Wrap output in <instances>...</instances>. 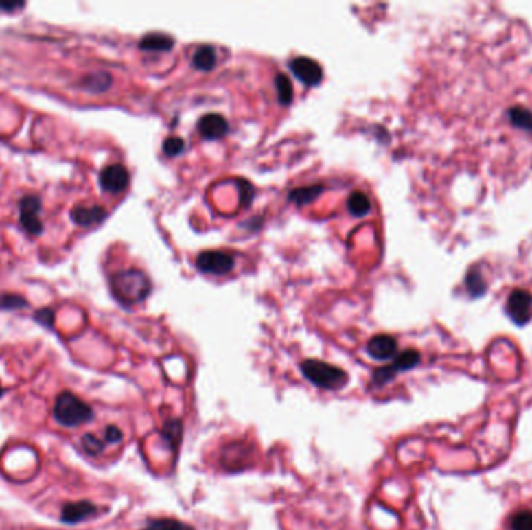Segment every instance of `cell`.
Wrapping results in <instances>:
<instances>
[{
	"instance_id": "cell-9",
	"label": "cell",
	"mask_w": 532,
	"mask_h": 530,
	"mask_svg": "<svg viewBox=\"0 0 532 530\" xmlns=\"http://www.w3.org/2000/svg\"><path fill=\"white\" fill-rule=\"evenodd\" d=\"M98 509L89 500H77V503H67L61 509V521L64 524H78L86 520H91L97 515Z\"/></svg>"
},
{
	"instance_id": "cell-7",
	"label": "cell",
	"mask_w": 532,
	"mask_h": 530,
	"mask_svg": "<svg viewBox=\"0 0 532 530\" xmlns=\"http://www.w3.org/2000/svg\"><path fill=\"white\" fill-rule=\"evenodd\" d=\"M290 69L291 72L296 75V78L301 80L303 84L307 86H318L319 82L323 81V67L319 66V62L312 60V58H294V60L290 62Z\"/></svg>"
},
{
	"instance_id": "cell-23",
	"label": "cell",
	"mask_w": 532,
	"mask_h": 530,
	"mask_svg": "<svg viewBox=\"0 0 532 530\" xmlns=\"http://www.w3.org/2000/svg\"><path fill=\"white\" fill-rule=\"evenodd\" d=\"M83 448L84 451L87 452V454L91 456H97L100 454V452L104 450V441L100 440L97 437V435H93L91 433H87L83 435Z\"/></svg>"
},
{
	"instance_id": "cell-25",
	"label": "cell",
	"mask_w": 532,
	"mask_h": 530,
	"mask_svg": "<svg viewBox=\"0 0 532 530\" xmlns=\"http://www.w3.org/2000/svg\"><path fill=\"white\" fill-rule=\"evenodd\" d=\"M22 306H27V300L21 296H16V294H5V296L0 297V308L17 310L22 308Z\"/></svg>"
},
{
	"instance_id": "cell-21",
	"label": "cell",
	"mask_w": 532,
	"mask_h": 530,
	"mask_svg": "<svg viewBox=\"0 0 532 530\" xmlns=\"http://www.w3.org/2000/svg\"><path fill=\"white\" fill-rule=\"evenodd\" d=\"M84 89L91 92H103L111 86V76L108 73H93L83 80Z\"/></svg>"
},
{
	"instance_id": "cell-4",
	"label": "cell",
	"mask_w": 532,
	"mask_h": 530,
	"mask_svg": "<svg viewBox=\"0 0 532 530\" xmlns=\"http://www.w3.org/2000/svg\"><path fill=\"white\" fill-rule=\"evenodd\" d=\"M419 362H420L419 352L405 350L394 359L393 364L377 369L375 372H373L372 382L375 386H383V384H386V382H389L391 380H393L397 373L411 370L413 367H416Z\"/></svg>"
},
{
	"instance_id": "cell-10",
	"label": "cell",
	"mask_w": 532,
	"mask_h": 530,
	"mask_svg": "<svg viewBox=\"0 0 532 530\" xmlns=\"http://www.w3.org/2000/svg\"><path fill=\"white\" fill-rule=\"evenodd\" d=\"M507 310L511 319L518 325H523L532 316V296L526 291L513 292L507 302Z\"/></svg>"
},
{
	"instance_id": "cell-5",
	"label": "cell",
	"mask_w": 532,
	"mask_h": 530,
	"mask_svg": "<svg viewBox=\"0 0 532 530\" xmlns=\"http://www.w3.org/2000/svg\"><path fill=\"white\" fill-rule=\"evenodd\" d=\"M233 257L223 251H206L196 258V268L204 274L226 275L233 269Z\"/></svg>"
},
{
	"instance_id": "cell-20",
	"label": "cell",
	"mask_w": 532,
	"mask_h": 530,
	"mask_svg": "<svg viewBox=\"0 0 532 530\" xmlns=\"http://www.w3.org/2000/svg\"><path fill=\"white\" fill-rule=\"evenodd\" d=\"M162 435L173 448L181 443V437H183V423L179 420H168L163 423L162 426Z\"/></svg>"
},
{
	"instance_id": "cell-18",
	"label": "cell",
	"mask_w": 532,
	"mask_h": 530,
	"mask_svg": "<svg viewBox=\"0 0 532 530\" xmlns=\"http://www.w3.org/2000/svg\"><path fill=\"white\" fill-rule=\"evenodd\" d=\"M143 530H195L189 524L173 520V518H156L150 520Z\"/></svg>"
},
{
	"instance_id": "cell-17",
	"label": "cell",
	"mask_w": 532,
	"mask_h": 530,
	"mask_svg": "<svg viewBox=\"0 0 532 530\" xmlns=\"http://www.w3.org/2000/svg\"><path fill=\"white\" fill-rule=\"evenodd\" d=\"M324 187L323 185H308V187H301L296 188L290 193V201L296 203V204H310L316 199L321 193H323Z\"/></svg>"
},
{
	"instance_id": "cell-12",
	"label": "cell",
	"mask_w": 532,
	"mask_h": 530,
	"mask_svg": "<svg viewBox=\"0 0 532 530\" xmlns=\"http://www.w3.org/2000/svg\"><path fill=\"white\" fill-rule=\"evenodd\" d=\"M198 131L206 140H216L224 137L229 131V125L223 115L206 114L198 122Z\"/></svg>"
},
{
	"instance_id": "cell-13",
	"label": "cell",
	"mask_w": 532,
	"mask_h": 530,
	"mask_svg": "<svg viewBox=\"0 0 532 530\" xmlns=\"http://www.w3.org/2000/svg\"><path fill=\"white\" fill-rule=\"evenodd\" d=\"M108 216V211L102 205H77L72 210V220L77 222L78 226H84V227H91L95 224H100V222Z\"/></svg>"
},
{
	"instance_id": "cell-1",
	"label": "cell",
	"mask_w": 532,
	"mask_h": 530,
	"mask_svg": "<svg viewBox=\"0 0 532 530\" xmlns=\"http://www.w3.org/2000/svg\"><path fill=\"white\" fill-rule=\"evenodd\" d=\"M111 290L114 297L124 305H134L142 302L151 291L148 277L140 270H122L111 279Z\"/></svg>"
},
{
	"instance_id": "cell-11",
	"label": "cell",
	"mask_w": 532,
	"mask_h": 530,
	"mask_svg": "<svg viewBox=\"0 0 532 530\" xmlns=\"http://www.w3.org/2000/svg\"><path fill=\"white\" fill-rule=\"evenodd\" d=\"M366 352L372 359L377 361H388L397 353V341L389 334H377L366 345Z\"/></svg>"
},
{
	"instance_id": "cell-16",
	"label": "cell",
	"mask_w": 532,
	"mask_h": 530,
	"mask_svg": "<svg viewBox=\"0 0 532 530\" xmlns=\"http://www.w3.org/2000/svg\"><path fill=\"white\" fill-rule=\"evenodd\" d=\"M347 209L355 216H365L371 211V199L366 193L355 192L347 199Z\"/></svg>"
},
{
	"instance_id": "cell-2",
	"label": "cell",
	"mask_w": 532,
	"mask_h": 530,
	"mask_svg": "<svg viewBox=\"0 0 532 530\" xmlns=\"http://www.w3.org/2000/svg\"><path fill=\"white\" fill-rule=\"evenodd\" d=\"M54 417L64 428H77L93 420V409L72 392L64 391L56 397Z\"/></svg>"
},
{
	"instance_id": "cell-30",
	"label": "cell",
	"mask_w": 532,
	"mask_h": 530,
	"mask_svg": "<svg viewBox=\"0 0 532 530\" xmlns=\"http://www.w3.org/2000/svg\"><path fill=\"white\" fill-rule=\"evenodd\" d=\"M5 395V389L2 387V386H0V398H2Z\"/></svg>"
},
{
	"instance_id": "cell-28",
	"label": "cell",
	"mask_w": 532,
	"mask_h": 530,
	"mask_svg": "<svg viewBox=\"0 0 532 530\" xmlns=\"http://www.w3.org/2000/svg\"><path fill=\"white\" fill-rule=\"evenodd\" d=\"M243 194H242V199H244V204H249L251 198H253V188H251V185L248 184V182H243Z\"/></svg>"
},
{
	"instance_id": "cell-27",
	"label": "cell",
	"mask_w": 532,
	"mask_h": 530,
	"mask_svg": "<svg viewBox=\"0 0 532 530\" xmlns=\"http://www.w3.org/2000/svg\"><path fill=\"white\" fill-rule=\"evenodd\" d=\"M122 439H124V434L117 426L111 425L104 429V441H108V443H119Z\"/></svg>"
},
{
	"instance_id": "cell-14",
	"label": "cell",
	"mask_w": 532,
	"mask_h": 530,
	"mask_svg": "<svg viewBox=\"0 0 532 530\" xmlns=\"http://www.w3.org/2000/svg\"><path fill=\"white\" fill-rule=\"evenodd\" d=\"M174 45V39L165 33H148L139 43L143 51H168Z\"/></svg>"
},
{
	"instance_id": "cell-3",
	"label": "cell",
	"mask_w": 532,
	"mask_h": 530,
	"mask_svg": "<svg viewBox=\"0 0 532 530\" xmlns=\"http://www.w3.org/2000/svg\"><path fill=\"white\" fill-rule=\"evenodd\" d=\"M301 372L305 378L319 389L338 391L347 384L349 375L343 369L332 366L319 359H307L301 364Z\"/></svg>"
},
{
	"instance_id": "cell-8",
	"label": "cell",
	"mask_w": 532,
	"mask_h": 530,
	"mask_svg": "<svg viewBox=\"0 0 532 530\" xmlns=\"http://www.w3.org/2000/svg\"><path fill=\"white\" fill-rule=\"evenodd\" d=\"M130 184V173L124 165L115 163L103 168L100 173V187L108 193H120Z\"/></svg>"
},
{
	"instance_id": "cell-26",
	"label": "cell",
	"mask_w": 532,
	"mask_h": 530,
	"mask_svg": "<svg viewBox=\"0 0 532 530\" xmlns=\"http://www.w3.org/2000/svg\"><path fill=\"white\" fill-rule=\"evenodd\" d=\"M34 319H36L43 327L51 328L55 323V313H54V310H50V308H43V310H39L36 314H34Z\"/></svg>"
},
{
	"instance_id": "cell-29",
	"label": "cell",
	"mask_w": 532,
	"mask_h": 530,
	"mask_svg": "<svg viewBox=\"0 0 532 530\" xmlns=\"http://www.w3.org/2000/svg\"><path fill=\"white\" fill-rule=\"evenodd\" d=\"M23 5H25V3H22V2H0V8H3V10L10 11V10L22 8Z\"/></svg>"
},
{
	"instance_id": "cell-24",
	"label": "cell",
	"mask_w": 532,
	"mask_h": 530,
	"mask_svg": "<svg viewBox=\"0 0 532 530\" xmlns=\"http://www.w3.org/2000/svg\"><path fill=\"white\" fill-rule=\"evenodd\" d=\"M184 148H185V142L181 137H168V139L163 140V143H162L163 152H165V154L170 156V157L181 154V152L184 151Z\"/></svg>"
},
{
	"instance_id": "cell-15",
	"label": "cell",
	"mask_w": 532,
	"mask_h": 530,
	"mask_svg": "<svg viewBox=\"0 0 532 530\" xmlns=\"http://www.w3.org/2000/svg\"><path fill=\"white\" fill-rule=\"evenodd\" d=\"M193 66L203 72H209L212 70L216 64V51L212 45H203L193 53L192 58Z\"/></svg>"
},
{
	"instance_id": "cell-19",
	"label": "cell",
	"mask_w": 532,
	"mask_h": 530,
	"mask_svg": "<svg viewBox=\"0 0 532 530\" xmlns=\"http://www.w3.org/2000/svg\"><path fill=\"white\" fill-rule=\"evenodd\" d=\"M274 84H276V91H277V98L279 102L282 104H290L291 102H293V84H291V81L288 76H286L285 73H279L276 76V80H274Z\"/></svg>"
},
{
	"instance_id": "cell-22",
	"label": "cell",
	"mask_w": 532,
	"mask_h": 530,
	"mask_svg": "<svg viewBox=\"0 0 532 530\" xmlns=\"http://www.w3.org/2000/svg\"><path fill=\"white\" fill-rule=\"evenodd\" d=\"M511 530H532V511L522 510L511 518Z\"/></svg>"
},
{
	"instance_id": "cell-6",
	"label": "cell",
	"mask_w": 532,
	"mask_h": 530,
	"mask_svg": "<svg viewBox=\"0 0 532 530\" xmlns=\"http://www.w3.org/2000/svg\"><path fill=\"white\" fill-rule=\"evenodd\" d=\"M21 209V226L30 235H39L43 232V222L39 220L41 199L34 194H27L19 203Z\"/></svg>"
}]
</instances>
